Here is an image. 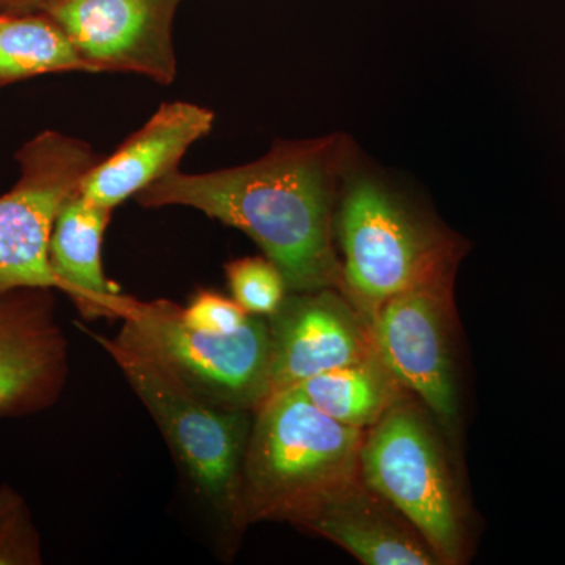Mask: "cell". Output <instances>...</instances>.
Masks as SVG:
<instances>
[{"mask_svg":"<svg viewBox=\"0 0 565 565\" xmlns=\"http://www.w3.org/2000/svg\"><path fill=\"white\" fill-rule=\"evenodd\" d=\"M233 300L253 316H273L286 299L285 277L266 256H247L226 264Z\"/></svg>","mask_w":565,"mask_h":565,"instance_id":"obj_17","label":"cell"},{"mask_svg":"<svg viewBox=\"0 0 565 565\" xmlns=\"http://www.w3.org/2000/svg\"><path fill=\"white\" fill-rule=\"evenodd\" d=\"M181 311L169 300L134 299L115 338L203 399L232 411H258L269 397V321L250 315L237 332L204 333L185 326Z\"/></svg>","mask_w":565,"mask_h":565,"instance_id":"obj_5","label":"cell"},{"mask_svg":"<svg viewBox=\"0 0 565 565\" xmlns=\"http://www.w3.org/2000/svg\"><path fill=\"white\" fill-rule=\"evenodd\" d=\"M296 525L343 546L366 565L441 564L422 535L397 520L360 476L326 494Z\"/></svg>","mask_w":565,"mask_h":565,"instance_id":"obj_13","label":"cell"},{"mask_svg":"<svg viewBox=\"0 0 565 565\" xmlns=\"http://www.w3.org/2000/svg\"><path fill=\"white\" fill-rule=\"evenodd\" d=\"M394 379L379 356L315 375L297 385L311 404L345 426H374L393 405Z\"/></svg>","mask_w":565,"mask_h":565,"instance_id":"obj_15","label":"cell"},{"mask_svg":"<svg viewBox=\"0 0 565 565\" xmlns=\"http://www.w3.org/2000/svg\"><path fill=\"white\" fill-rule=\"evenodd\" d=\"M451 278H440L386 300L371 323L375 355L397 385L422 397L449 424L457 415V392L448 334Z\"/></svg>","mask_w":565,"mask_h":565,"instance_id":"obj_9","label":"cell"},{"mask_svg":"<svg viewBox=\"0 0 565 565\" xmlns=\"http://www.w3.org/2000/svg\"><path fill=\"white\" fill-rule=\"evenodd\" d=\"M181 0H46L39 9L54 21L92 73L121 71L158 84L177 79L174 11Z\"/></svg>","mask_w":565,"mask_h":565,"instance_id":"obj_8","label":"cell"},{"mask_svg":"<svg viewBox=\"0 0 565 565\" xmlns=\"http://www.w3.org/2000/svg\"><path fill=\"white\" fill-rule=\"evenodd\" d=\"M40 534L31 509L13 487H0V565H40Z\"/></svg>","mask_w":565,"mask_h":565,"instance_id":"obj_18","label":"cell"},{"mask_svg":"<svg viewBox=\"0 0 565 565\" xmlns=\"http://www.w3.org/2000/svg\"><path fill=\"white\" fill-rule=\"evenodd\" d=\"M87 71L66 33L43 17H0V85L46 73Z\"/></svg>","mask_w":565,"mask_h":565,"instance_id":"obj_16","label":"cell"},{"mask_svg":"<svg viewBox=\"0 0 565 565\" xmlns=\"http://www.w3.org/2000/svg\"><path fill=\"white\" fill-rule=\"evenodd\" d=\"M360 479L422 535L441 563L462 557V523L440 446L422 416L392 405L364 437Z\"/></svg>","mask_w":565,"mask_h":565,"instance_id":"obj_6","label":"cell"},{"mask_svg":"<svg viewBox=\"0 0 565 565\" xmlns=\"http://www.w3.org/2000/svg\"><path fill=\"white\" fill-rule=\"evenodd\" d=\"M269 329V396L374 353L371 330L337 289L286 296Z\"/></svg>","mask_w":565,"mask_h":565,"instance_id":"obj_10","label":"cell"},{"mask_svg":"<svg viewBox=\"0 0 565 565\" xmlns=\"http://www.w3.org/2000/svg\"><path fill=\"white\" fill-rule=\"evenodd\" d=\"M214 111L192 103H166L120 148L85 173L79 192L99 206L115 210L166 174L214 126Z\"/></svg>","mask_w":565,"mask_h":565,"instance_id":"obj_12","label":"cell"},{"mask_svg":"<svg viewBox=\"0 0 565 565\" xmlns=\"http://www.w3.org/2000/svg\"><path fill=\"white\" fill-rule=\"evenodd\" d=\"M20 181L0 196V292L58 288L50 241L63 203L96 158L85 141L46 131L18 152Z\"/></svg>","mask_w":565,"mask_h":565,"instance_id":"obj_7","label":"cell"},{"mask_svg":"<svg viewBox=\"0 0 565 565\" xmlns=\"http://www.w3.org/2000/svg\"><path fill=\"white\" fill-rule=\"evenodd\" d=\"M363 430L330 418L297 386L264 401L245 449L236 526L297 523L326 494L359 478Z\"/></svg>","mask_w":565,"mask_h":565,"instance_id":"obj_2","label":"cell"},{"mask_svg":"<svg viewBox=\"0 0 565 565\" xmlns=\"http://www.w3.org/2000/svg\"><path fill=\"white\" fill-rule=\"evenodd\" d=\"M46 0H2L10 9H39Z\"/></svg>","mask_w":565,"mask_h":565,"instance_id":"obj_20","label":"cell"},{"mask_svg":"<svg viewBox=\"0 0 565 565\" xmlns=\"http://www.w3.org/2000/svg\"><path fill=\"white\" fill-rule=\"evenodd\" d=\"M182 321L193 330L204 333L230 334L247 322L245 313L233 299L215 291H199L188 307L182 308Z\"/></svg>","mask_w":565,"mask_h":565,"instance_id":"obj_19","label":"cell"},{"mask_svg":"<svg viewBox=\"0 0 565 565\" xmlns=\"http://www.w3.org/2000/svg\"><path fill=\"white\" fill-rule=\"evenodd\" d=\"M68 344L50 289L0 292V416H28L61 399Z\"/></svg>","mask_w":565,"mask_h":565,"instance_id":"obj_11","label":"cell"},{"mask_svg":"<svg viewBox=\"0 0 565 565\" xmlns=\"http://www.w3.org/2000/svg\"><path fill=\"white\" fill-rule=\"evenodd\" d=\"M351 163V143L340 134L278 141L247 166L202 174L174 170L136 200L143 207H193L241 230L280 269L291 292L344 294L333 234Z\"/></svg>","mask_w":565,"mask_h":565,"instance_id":"obj_1","label":"cell"},{"mask_svg":"<svg viewBox=\"0 0 565 565\" xmlns=\"http://www.w3.org/2000/svg\"><path fill=\"white\" fill-rule=\"evenodd\" d=\"M92 337L117 363L154 418L196 497L212 514L236 526L241 473L252 429L248 412L203 399L117 338Z\"/></svg>","mask_w":565,"mask_h":565,"instance_id":"obj_4","label":"cell"},{"mask_svg":"<svg viewBox=\"0 0 565 565\" xmlns=\"http://www.w3.org/2000/svg\"><path fill=\"white\" fill-rule=\"evenodd\" d=\"M341 191L334 234L343 252L344 296L359 311L373 318L397 294L452 277L455 241L384 181L351 163Z\"/></svg>","mask_w":565,"mask_h":565,"instance_id":"obj_3","label":"cell"},{"mask_svg":"<svg viewBox=\"0 0 565 565\" xmlns=\"http://www.w3.org/2000/svg\"><path fill=\"white\" fill-rule=\"evenodd\" d=\"M111 211L77 191L63 203L52 228L50 264L57 289L87 319H122L134 300L104 275L103 237Z\"/></svg>","mask_w":565,"mask_h":565,"instance_id":"obj_14","label":"cell"}]
</instances>
